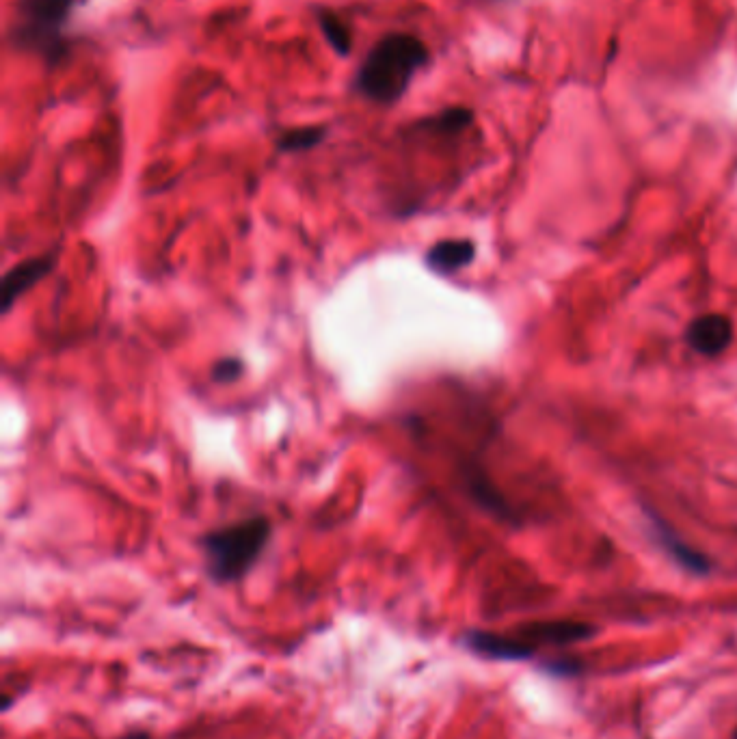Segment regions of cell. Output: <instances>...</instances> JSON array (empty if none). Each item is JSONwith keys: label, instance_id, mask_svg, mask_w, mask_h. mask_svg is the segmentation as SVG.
<instances>
[{"label": "cell", "instance_id": "cell-11", "mask_svg": "<svg viewBox=\"0 0 737 739\" xmlns=\"http://www.w3.org/2000/svg\"><path fill=\"white\" fill-rule=\"evenodd\" d=\"M316 20L320 31L338 57H348L353 52V33L338 13L331 9H316Z\"/></svg>", "mask_w": 737, "mask_h": 739}, {"label": "cell", "instance_id": "cell-1", "mask_svg": "<svg viewBox=\"0 0 737 739\" xmlns=\"http://www.w3.org/2000/svg\"><path fill=\"white\" fill-rule=\"evenodd\" d=\"M431 61V52L418 35L390 33L374 44L353 78L361 98L394 106L405 98L415 74Z\"/></svg>", "mask_w": 737, "mask_h": 739}, {"label": "cell", "instance_id": "cell-5", "mask_svg": "<svg viewBox=\"0 0 737 739\" xmlns=\"http://www.w3.org/2000/svg\"><path fill=\"white\" fill-rule=\"evenodd\" d=\"M595 627L580 621H532L517 627L513 634L530 647H571L595 636Z\"/></svg>", "mask_w": 737, "mask_h": 739}, {"label": "cell", "instance_id": "cell-10", "mask_svg": "<svg viewBox=\"0 0 737 739\" xmlns=\"http://www.w3.org/2000/svg\"><path fill=\"white\" fill-rule=\"evenodd\" d=\"M474 126V113L465 109V106H450L437 115L424 117L420 122L413 124V130H422L428 134H446V137H454L461 134L463 130Z\"/></svg>", "mask_w": 737, "mask_h": 739}, {"label": "cell", "instance_id": "cell-9", "mask_svg": "<svg viewBox=\"0 0 737 739\" xmlns=\"http://www.w3.org/2000/svg\"><path fill=\"white\" fill-rule=\"evenodd\" d=\"M476 258V245L469 238H448L435 243L424 255V264L437 275H452Z\"/></svg>", "mask_w": 737, "mask_h": 739}, {"label": "cell", "instance_id": "cell-3", "mask_svg": "<svg viewBox=\"0 0 737 739\" xmlns=\"http://www.w3.org/2000/svg\"><path fill=\"white\" fill-rule=\"evenodd\" d=\"M271 534V519L262 515L204 534L201 549H204L210 580L217 584H234L243 580L256 567Z\"/></svg>", "mask_w": 737, "mask_h": 739}, {"label": "cell", "instance_id": "cell-13", "mask_svg": "<svg viewBox=\"0 0 737 739\" xmlns=\"http://www.w3.org/2000/svg\"><path fill=\"white\" fill-rule=\"evenodd\" d=\"M243 370H245V364L238 357H223L212 366L210 376H212L214 383L230 385V383L238 381L240 376H243Z\"/></svg>", "mask_w": 737, "mask_h": 739}, {"label": "cell", "instance_id": "cell-6", "mask_svg": "<svg viewBox=\"0 0 737 739\" xmlns=\"http://www.w3.org/2000/svg\"><path fill=\"white\" fill-rule=\"evenodd\" d=\"M463 642L469 651L498 662H524L536 653L534 647L517 638L513 631L511 634H495V631L472 629L463 636Z\"/></svg>", "mask_w": 737, "mask_h": 739}, {"label": "cell", "instance_id": "cell-4", "mask_svg": "<svg viewBox=\"0 0 737 739\" xmlns=\"http://www.w3.org/2000/svg\"><path fill=\"white\" fill-rule=\"evenodd\" d=\"M57 262L59 251H48L13 266L0 281V314L7 316L20 297L55 271Z\"/></svg>", "mask_w": 737, "mask_h": 739}, {"label": "cell", "instance_id": "cell-7", "mask_svg": "<svg viewBox=\"0 0 737 739\" xmlns=\"http://www.w3.org/2000/svg\"><path fill=\"white\" fill-rule=\"evenodd\" d=\"M686 342L694 353L718 357L733 342V322L725 314H703L688 325Z\"/></svg>", "mask_w": 737, "mask_h": 739}, {"label": "cell", "instance_id": "cell-14", "mask_svg": "<svg viewBox=\"0 0 737 739\" xmlns=\"http://www.w3.org/2000/svg\"><path fill=\"white\" fill-rule=\"evenodd\" d=\"M119 739H154V737L150 733H145V731H132V733L119 737Z\"/></svg>", "mask_w": 737, "mask_h": 739}, {"label": "cell", "instance_id": "cell-12", "mask_svg": "<svg viewBox=\"0 0 737 739\" xmlns=\"http://www.w3.org/2000/svg\"><path fill=\"white\" fill-rule=\"evenodd\" d=\"M327 126H303V128H290L284 130L277 137L275 147L281 154H301L310 152L327 139Z\"/></svg>", "mask_w": 737, "mask_h": 739}, {"label": "cell", "instance_id": "cell-2", "mask_svg": "<svg viewBox=\"0 0 737 739\" xmlns=\"http://www.w3.org/2000/svg\"><path fill=\"white\" fill-rule=\"evenodd\" d=\"M80 0H16L9 24L13 50L29 52L48 65L67 55V24Z\"/></svg>", "mask_w": 737, "mask_h": 739}, {"label": "cell", "instance_id": "cell-15", "mask_svg": "<svg viewBox=\"0 0 737 739\" xmlns=\"http://www.w3.org/2000/svg\"><path fill=\"white\" fill-rule=\"evenodd\" d=\"M733 739H737V731H735V733H733Z\"/></svg>", "mask_w": 737, "mask_h": 739}, {"label": "cell", "instance_id": "cell-8", "mask_svg": "<svg viewBox=\"0 0 737 739\" xmlns=\"http://www.w3.org/2000/svg\"><path fill=\"white\" fill-rule=\"evenodd\" d=\"M645 515L651 526V534H653L655 543H658L664 552L679 564V567H683L690 573H696V575L709 573L712 564H709V560L701 552H696L694 547H690L686 541H683L664 519H660L653 513V510H645Z\"/></svg>", "mask_w": 737, "mask_h": 739}]
</instances>
